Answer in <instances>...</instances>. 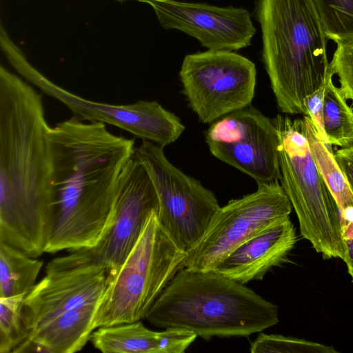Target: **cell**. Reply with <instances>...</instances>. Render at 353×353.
Returning a JSON list of instances; mask_svg holds the SVG:
<instances>
[{"instance_id":"cell-1","label":"cell","mask_w":353,"mask_h":353,"mask_svg":"<svg viewBox=\"0 0 353 353\" xmlns=\"http://www.w3.org/2000/svg\"><path fill=\"white\" fill-rule=\"evenodd\" d=\"M42 94L0 66V241L36 258L54 220L52 163Z\"/></svg>"},{"instance_id":"cell-2","label":"cell","mask_w":353,"mask_h":353,"mask_svg":"<svg viewBox=\"0 0 353 353\" xmlns=\"http://www.w3.org/2000/svg\"><path fill=\"white\" fill-rule=\"evenodd\" d=\"M54 220L45 252L96 246L107 232L134 140L77 117L50 127Z\"/></svg>"},{"instance_id":"cell-3","label":"cell","mask_w":353,"mask_h":353,"mask_svg":"<svg viewBox=\"0 0 353 353\" xmlns=\"http://www.w3.org/2000/svg\"><path fill=\"white\" fill-rule=\"evenodd\" d=\"M161 328L191 331L205 340L248 336L279 322L278 307L214 270L184 268L169 282L145 318Z\"/></svg>"},{"instance_id":"cell-4","label":"cell","mask_w":353,"mask_h":353,"mask_svg":"<svg viewBox=\"0 0 353 353\" xmlns=\"http://www.w3.org/2000/svg\"><path fill=\"white\" fill-rule=\"evenodd\" d=\"M263 60L279 110L308 116L305 98L330 70L327 37L313 0H257Z\"/></svg>"},{"instance_id":"cell-5","label":"cell","mask_w":353,"mask_h":353,"mask_svg":"<svg viewBox=\"0 0 353 353\" xmlns=\"http://www.w3.org/2000/svg\"><path fill=\"white\" fill-rule=\"evenodd\" d=\"M186 255L153 211L125 260L108 275L94 330L145 319L169 282L185 268Z\"/></svg>"},{"instance_id":"cell-6","label":"cell","mask_w":353,"mask_h":353,"mask_svg":"<svg viewBox=\"0 0 353 353\" xmlns=\"http://www.w3.org/2000/svg\"><path fill=\"white\" fill-rule=\"evenodd\" d=\"M279 139L281 185L298 218L301 235L324 259L345 257L339 209L310 152L299 119H273Z\"/></svg>"},{"instance_id":"cell-7","label":"cell","mask_w":353,"mask_h":353,"mask_svg":"<svg viewBox=\"0 0 353 353\" xmlns=\"http://www.w3.org/2000/svg\"><path fill=\"white\" fill-rule=\"evenodd\" d=\"M292 205L279 182L259 183L257 190L216 211L207 229L187 252L185 268L209 271L245 241L289 218Z\"/></svg>"},{"instance_id":"cell-8","label":"cell","mask_w":353,"mask_h":353,"mask_svg":"<svg viewBox=\"0 0 353 353\" xmlns=\"http://www.w3.org/2000/svg\"><path fill=\"white\" fill-rule=\"evenodd\" d=\"M179 77L190 107L203 123L250 105L256 70L248 58L230 50L188 54Z\"/></svg>"},{"instance_id":"cell-9","label":"cell","mask_w":353,"mask_h":353,"mask_svg":"<svg viewBox=\"0 0 353 353\" xmlns=\"http://www.w3.org/2000/svg\"><path fill=\"white\" fill-rule=\"evenodd\" d=\"M134 157L148 174L159 199V218L187 252L200 239L219 204L214 194L172 165L163 148L143 140Z\"/></svg>"},{"instance_id":"cell-10","label":"cell","mask_w":353,"mask_h":353,"mask_svg":"<svg viewBox=\"0 0 353 353\" xmlns=\"http://www.w3.org/2000/svg\"><path fill=\"white\" fill-rule=\"evenodd\" d=\"M8 61L28 82L63 103L79 119L118 127L162 148L176 141L185 130L180 119L157 101L112 105L87 100L49 80L28 61L23 50L13 52Z\"/></svg>"},{"instance_id":"cell-11","label":"cell","mask_w":353,"mask_h":353,"mask_svg":"<svg viewBox=\"0 0 353 353\" xmlns=\"http://www.w3.org/2000/svg\"><path fill=\"white\" fill-rule=\"evenodd\" d=\"M108 272L92 248L72 250L51 260L45 276L27 293L23 316L29 333L69 310L99 303Z\"/></svg>"},{"instance_id":"cell-12","label":"cell","mask_w":353,"mask_h":353,"mask_svg":"<svg viewBox=\"0 0 353 353\" xmlns=\"http://www.w3.org/2000/svg\"><path fill=\"white\" fill-rule=\"evenodd\" d=\"M205 142L214 157L257 183L281 180L274 120L250 105L216 120L206 131Z\"/></svg>"},{"instance_id":"cell-13","label":"cell","mask_w":353,"mask_h":353,"mask_svg":"<svg viewBox=\"0 0 353 353\" xmlns=\"http://www.w3.org/2000/svg\"><path fill=\"white\" fill-rule=\"evenodd\" d=\"M159 199L143 165L134 156L124 167L119 182L110 225L92 250L106 268L115 272L138 241Z\"/></svg>"},{"instance_id":"cell-14","label":"cell","mask_w":353,"mask_h":353,"mask_svg":"<svg viewBox=\"0 0 353 353\" xmlns=\"http://www.w3.org/2000/svg\"><path fill=\"white\" fill-rule=\"evenodd\" d=\"M150 5L164 29L178 30L210 50H236L250 45L256 29L243 8L176 0H135Z\"/></svg>"},{"instance_id":"cell-15","label":"cell","mask_w":353,"mask_h":353,"mask_svg":"<svg viewBox=\"0 0 353 353\" xmlns=\"http://www.w3.org/2000/svg\"><path fill=\"white\" fill-rule=\"evenodd\" d=\"M296 242L295 228L287 218L245 241L212 270L243 285L261 280L272 268L285 260Z\"/></svg>"},{"instance_id":"cell-16","label":"cell","mask_w":353,"mask_h":353,"mask_svg":"<svg viewBox=\"0 0 353 353\" xmlns=\"http://www.w3.org/2000/svg\"><path fill=\"white\" fill-rule=\"evenodd\" d=\"M196 337L195 333L180 328L155 332L138 321L99 327L90 341L104 353H183Z\"/></svg>"},{"instance_id":"cell-17","label":"cell","mask_w":353,"mask_h":353,"mask_svg":"<svg viewBox=\"0 0 353 353\" xmlns=\"http://www.w3.org/2000/svg\"><path fill=\"white\" fill-rule=\"evenodd\" d=\"M99 303L64 312L29 333L14 352H43L74 353L80 351L94 330V321Z\"/></svg>"},{"instance_id":"cell-18","label":"cell","mask_w":353,"mask_h":353,"mask_svg":"<svg viewBox=\"0 0 353 353\" xmlns=\"http://www.w3.org/2000/svg\"><path fill=\"white\" fill-rule=\"evenodd\" d=\"M299 123L312 159L335 199L339 212L353 208V192L335 159L332 146L322 140L310 117L303 115Z\"/></svg>"},{"instance_id":"cell-19","label":"cell","mask_w":353,"mask_h":353,"mask_svg":"<svg viewBox=\"0 0 353 353\" xmlns=\"http://www.w3.org/2000/svg\"><path fill=\"white\" fill-rule=\"evenodd\" d=\"M42 266V261L0 241V297L29 292Z\"/></svg>"},{"instance_id":"cell-20","label":"cell","mask_w":353,"mask_h":353,"mask_svg":"<svg viewBox=\"0 0 353 353\" xmlns=\"http://www.w3.org/2000/svg\"><path fill=\"white\" fill-rule=\"evenodd\" d=\"M329 70L323 98V128L329 145L347 148L353 145V109L339 87L333 82Z\"/></svg>"},{"instance_id":"cell-21","label":"cell","mask_w":353,"mask_h":353,"mask_svg":"<svg viewBox=\"0 0 353 353\" xmlns=\"http://www.w3.org/2000/svg\"><path fill=\"white\" fill-rule=\"evenodd\" d=\"M324 32L337 43L353 41V0H313Z\"/></svg>"},{"instance_id":"cell-22","label":"cell","mask_w":353,"mask_h":353,"mask_svg":"<svg viewBox=\"0 0 353 353\" xmlns=\"http://www.w3.org/2000/svg\"><path fill=\"white\" fill-rule=\"evenodd\" d=\"M26 294L0 297V353L14 352L28 336L23 316Z\"/></svg>"},{"instance_id":"cell-23","label":"cell","mask_w":353,"mask_h":353,"mask_svg":"<svg viewBox=\"0 0 353 353\" xmlns=\"http://www.w3.org/2000/svg\"><path fill=\"white\" fill-rule=\"evenodd\" d=\"M252 353H335L332 347L279 334L260 333L250 345Z\"/></svg>"},{"instance_id":"cell-24","label":"cell","mask_w":353,"mask_h":353,"mask_svg":"<svg viewBox=\"0 0 353 353\" xmlns=\"http://www.w3.org/2000/svg\"><path fill=\"white\" fill-rule=\"evenodd\" d=\"M330 68L339 78L342 94L353 103V41L336 43Z\"/></svg>"},{"instance_id":"cell-25","label":"cell","mask_w":353,"mask_h":353,"mask_svg":"<svg viewBox=\"0 0 353 353\" xmlns=\"http://www.w3.org/2000/svg\"><path fill=\"white\" fill-rule=\"evenodd\" d=\"M325 84L314 92L308 94L304 99V105L317 132L322 140L329 145L323 128V98Z\"/></svg>"},{"instance_id":"cell-26","label":"cell","mask_w":353,"mask_h":353,"mask_svg":"<svg viewBox=\"0 0 353 353\" xmlns=\"http://www.w3.org/2000/svg\"><path fill=\"white\" fill-rule=\"evenodd\" d=\"M334 154L353 192V145L338 149Z\"/></svg>"},{"instance_id":"cell-27","label":"cell","mask_w":353,"mask_h":353,"mask_svg":"<svg viewBox=\"0 0 353 353\" xmlns=\"http://www.w3.org/2000/svg\"><path fill=\"white\" fill-rule=\"evenodd\" d=\"M341 231L345 247L344 262L353 282V223L341 221Z\"/></svg>"},{"instance_id":"cell-28","label":"cell","mask_w":353,"mask_h":353,"mask_svg":"<svg viewBox=\"0 0 353 353\" xmlns=\"http://www.w3.org/2000/svg\"><path fill=\"white\" fill-rule=\"evenodd\" d=\"M114 1H119V2H123V1H130V0H114Z\"/></svg>"}]
</instances>
